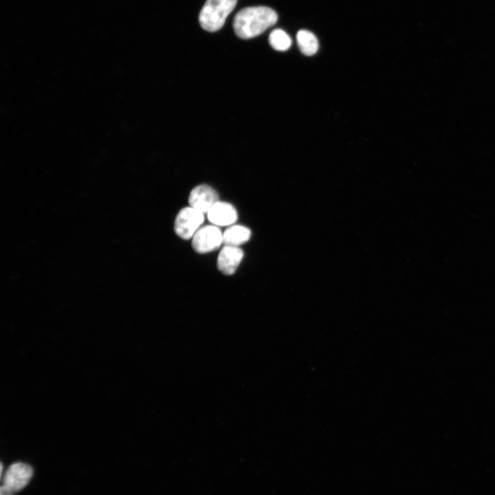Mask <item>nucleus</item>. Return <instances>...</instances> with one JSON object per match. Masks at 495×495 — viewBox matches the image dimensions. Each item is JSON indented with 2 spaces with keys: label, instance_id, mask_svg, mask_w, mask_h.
<instances>
[{
  "label": "nucleus",
  "instance_id": "9d476101",
  "mask_svg": "<svg viewBox=\"0 0 495 495\" xmlns=\"http://www.w3.org/2000/svg\"><path fill=\"white\" fill-rule=\"evenodd\" d=\"M296 41L300 52L306 56H312L318 50V39L310 31L299 30L296 34Z\"/></svg>",
  "mask_w": 495,
  "mask_h": 495
},
{
  "label": "nucleus",
  "instance_id": "0eeeda50",
  "mask_svg": "<svg viewBox=\"0 0 495 495\" xmlns=\"http://www.w3.org/2000/svg\"><path fill=\"white\" fill-rule=\"evenodd\" d=\"M243 257V252L239 247L224 245L217 258V267L226 275L234 273Z\"/></svg>",
  "mask_w": 495,
  "mask_h": 495
},
{
  "label": "nucleus",
  "instance_id": "20e7f679",
  "mask_svg": "<svg viewBox=\"0 0 495 495\" xmlns=\"http://www.w3.org/2000/svg\"><path fill=\"white\" fill-rule=\"evenodd\" d=\"M223 243V233L218 226L207 225L200 228L192 237V248L198 253L217 250Z\"/></svg>",
  "mask_w": 495,
  "mask_h": 495
},
{
  "label": "nucleus",
  "instance_id": "1a4fd4ad",
  "mask_svg": "<svg viewBox=\"0 0 495 495\" xmlns=\"http://www.w3.org/2000/svg\"><path fill=\"white\" fill-rule=\"evenodd\" d=\"M251 231L247 227L234 225L229 227L223 233L224 245L238 247L246 243L250 238Z\"/></svg>",
  "mask_w": 495,
  "mask_h": 495
},
{
  "label": "nucleus",
  "instance_id": "7ed1b4c3",
  "mask_svg": "<svg viewBox=\"0 0 495 495\" xmlns=\"http://www.w3.org/2000/svg\"><path fill=\"white\" fill-rule=\"evenodd\" d=\"M204 221V213L191 206L182 208L175 221V232L183 239L193 237Z\"/></svg>",
  "mask_w": 495,
  "mask_h": 495
},
{
  "label": "nucleus",
  "instance_id": "39448f33",
  "mask_svg": "<svg viewBox=\"0 0 495 495\" xmlns=\"http://www.w3.org/2000/svg\"><path fill=\"white\" fill-rule=\"evenodd\" d=\"M33 475L32 468L24 463H14L6 470L2 485L14 493L22 490L29 483Z\"/></svg>",
  "mask_w": 495,
  "mask_h": 495
},
{
  "label": "nucleus",
  "instance_id": "f03ea898",
  "mask_svg": "<svg viewBox=\"0 0 495 495\" xmlns=\"http://www.w3.org/2000/svg\"><path fill=\"white\" fill-rule=\"evenodd\" d=\"M236 3L237 0H207L199 13L201 28L211 32L220 30Z\"/></svg>",
  "mask_w": 495,
  "mask_h": 495
},
{
  "label": "nucleus",
  "instance_id": "f257e3e1",
  "mask_svg": "<svg viewBox=\"0 0 495 495\" xmlns=\"http://www.w3.org/2000/svg\"><path fill=\"white\" fill-rule=\"evenodd\" d=\"M278 20L276 12L265 6L248 7L238 12L234 19L233 28L237 36L248 39L256 37Z\"/></svg>",
  "mask_w": 495,
  "mask_h": 495
},
{
  "label": "nucleus",
  "instance_id": "9b49d317",
  "mask_svg": "<svg viewBox=\"0 0 495 495\" xmlns=\"http://www.w3.org/2000/svg\"><path fill=\"white\" fill-rule=\"evenodd\" d=\"M269 42L270 45L278 51H286L292 45L290 36L281 29H275L270 33Z\"/></svg>",
  "mask_w": 495,
  "mask_h": 495
},
{
  "label": "nucleus",
  "instance_id": "6e6552de",
  "mask_svg": "<svg viewBox=\"0 0 495 495\" xmlns=\"http://www.w3.org/2000/svg\"><path fill=\"white\" fill-rule=\"evenodd\" d=\"M208 220L214 226H230L237 219L235 208L230 204L218 201L207 212Z\"/></svg>",
  "mask_w": 495,
  "mask_h": 495
},
{
  "label": "nucleus",
  "instance_id": "f8f14e48",
  "mask_svg": "<svg viewBox=\"0 0 495 495\" xmlns=\"http://www.w3.org/2000/svg\"><path fill=\"white\" fill-rule=\"evenodd\" d=\"M0 495H14V492L1 485L0 489Z\"/></svg>",
  "mask_w": 495,
  "mask_h": 495
},
{
  "label": "nucleus",
  "instance_id": "423d86ee",
  "mask_svg": "<svg viewBox=\"0 0 495 495\" xmlns=\"http://www.w3.org/2000/svg\"><path fill=\"white\" fill-rule=\"evenodd\" d=\"M218 201L217 192L206 184L195 187L188 197L190 206L203 213L208 212Z\"/></svg>",
  "mask_w": 495,
  "mask_h": 495
}]
</instances>
